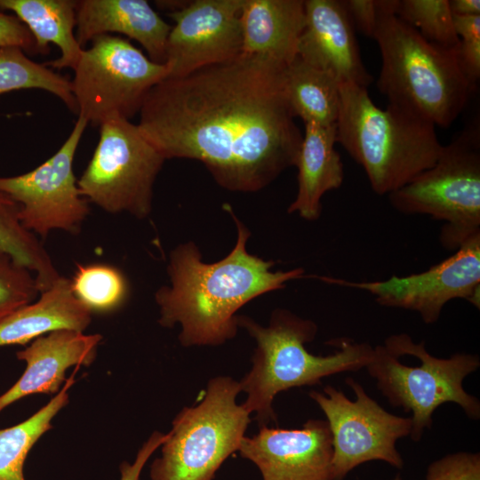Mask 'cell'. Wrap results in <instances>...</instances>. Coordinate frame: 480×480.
Returning a JSON list of instances; mask_svg holds the SVG:
<instances>
[{
  "label": "cell",
  "instance_id": "cell-1",
  "mask_svg": "<svg viewBox=\"0 0 480 480\" xmlns=\"http://www.w3.org/2000/svg\"><path fill=\"white\" fill-rule=\"evenodd\" d=\"M286 67L241 53L147 95L138 126L164 159L202 162L231 191L262 189L294 166L302 141L283 92Z\"/></svg>",
  "mask_w": 480,
  "mask_h": 480
},
{
  "label": "cell",
  "instance_id": "cell-2",
  "mask_svg": "<svg viewBox=\"0 0 480 480\" xmlns=\"http://www.w3.org/2000/svg\"><path fill=\"white\" fill-rule=\"evenodd\" d=\"M237 228L236 245L228 256L214 263L202 261L192 242L177 246L170 254V286L155 295L159 324L180 326L179 340L184 347L218 346L235 337L236 313L244 304L264 293L281 290L286 283L304 276L301 268L272 271L273 260L250 254L248 228L224 204Z\"/></svg>",
  "mask_w": 480,
  "mask_h": 480
},
{
  "label": "cell",
  "instance_id": "cell-3",
  "mask_svg": "<svg viewBox=\"0 0 480 480\" xmlns=\"http://www.w3.org/2000/svg\"><path fill=\"white\" fill-rule=\"evenodd\" d=\"M336 140L365 171L372 189L389 195L437 160L436 126L394 105L377 107L367 88L340 85Z\"/></svg>",
  "mask_w": 480,
  "mask_h": 480
},
{
  "label": "cell",
  "instance_id": "cell-4",
  "mask_svg": "<svg viewBox=\"0 0 480 480\" xmlns=\"http://www.w3.org/2000/svg\"><path fill=\"white\" fill-rule=\"evenodd\" d=\"M238 326L255 340L251 370L239 381L246 395L243 406L255 413L260 426L276 421V396L290 388L321 383L322 379L365 368L373 348L365 342L340 341V349L328 356L309 353L305 344L317 332L316 324L287 309H276L268 326L248 316H237Z\"/></svg>",
  "mask_w": 480,
  "mask_h": 480
},
{
  "label": "cell",
  "instance_id": "cell-5",
  "mask_svg": "<svg viewBox=\"0 0 480 480\" xmlns=\"http://www.w3.org/2000/svg\"><path fill=\"white\" fill-rule=\"evenodd\" d=\"M372 39L381 56L376 85L388 104L450 127L474 91L460 68L458 47L431 44L394 13L380 18Z\"/></svg>",
  "mask_w": 480,
  "mask_h": 480
},
{
  "label": "cell",
  "instance_id": "cell-6",
  "mask_svg": "<svg viewBox=\"0 0 480 480\" xmlns=\"http://www.w3.org/2000/svg\"><path fill=\"white\" fill-rule=\"evenodd\" d=\"M480 366L477 355L456 353L438 358L406 333L393 334L373 348L366 365L378 388L395 407L412 412L411 438L417 442L433 423L442 404H458L472 420L480 418V402L463 388L464 379Z\"/></svg>",
  "mask_w": 480,
  "mask_h": 480
},
{
  "label": "cell",
  "instance_id": "cell-7",
  "mask_svg": "<svg viewBox=\"0 0 480 480\" xmlns=\"http://www.w3.org/2000/svg\"><path fill=\"white\" fill-rule=\"evenodd\" d=\"M239 381L212 378L201 401L184 407L172 420L150 480H213L222 463L238 452L251 414L238 404Z\"/></svg>",
  "mask_w": 480,
  "mask_h": 480
},
{
  "label": "cell",
  "instance_id": "cell-8",
  "mask_svg": "<svg viewBox=\"0 0 480 480\" xmlns=\"http://www.w3.org/2000/svg\"><path fill=\"white\" fill-rule=\"evenodd\" d=\"M400 213L428 215L444 222L439 241L456 251L480 234V132L472 122L443 149L436 163L389 194Z\"/></svg>",
  "mask_w": 480,
  "mask_h": 480
},
{
  "label": "cell",
  "instance_id": "cell-9",
  "mask_svg": "<svg viewBox=\"0 0 480 480\" xmlns=\"http://www.w3.org/2000/svg\"><path fill=\"white\" fill-rule=\"evenodd\" d=\"M73 70L76 114L98 126L112 118L130 120L140 112L150 90L167 77L164 64L113 35L93 38Z\"/></svg>",
  "mask_w": 480,
  "mask_h": 480
},
{
  "label": "cell",
  "instance_id": "cell-10",
  "mask_svg": "<svg viewBox=\"0 0 480 480\" xmlns=\"http://www.w3.org/2000/svg\"><path fill=\"white\" fill-rule=\"evenodd\" d=\"M164 161L138 124L109 119L100 125L98 144L77 180L79 192L107 212L144 219L151 212L154 184Z\"/></svg>",
  "mask_w": 480,
  "mask_h": 480
},
{
  "label": "cell",
  "instance_id": "cell-11",
  "mask_svg": "<svg viewBox=\"0 0 480 480\" xmlns=\"http://www.w3.org/2000/svg\"><path fill=\"white\" fill-rule=\"evenodd\" d=\"M345 382L353 390L355 401L330 385L324 388V393L309 392L310 398L324 413L330 428L332 480H343L356 467L372 460L402 468L404 460L396 443L410 436L411 417L387 412L353 378H346Z\"/></svg>",
  "mask_w": 480,
  "mask_h": 480
},
{
  "label": "cell",
  "instance_id": "cell-12",
  "mask_svg": "<svg viewBox=\"0 0 480 480\" xmlns=\"http://www.w3.org/2000/svg\"><path fill=\"white\" fill-rule=\"evenodd\" d=\"M88 123L77 117L69 135L50 158L23 174L0 177V192L20 206V220L42 237L54 229L76 234L90 213L78 189L74 158Z\"/></svg>",
  "mask_w": 480,
  "mask_h": 480
},
{
  "label": "cell",
  "instance_id": "cell-13",
  "mask_svg": "<svg viewBox=\"0 0 480 480\" xmlns=\"http://www.w3.org/2000/svg\"><path fill=\"white\" fill-rule=\"evenodd\" d=\"M324 283L365 291L381 306L417 312L425 324L436 323L446 303L464 299L479 308L480 234L426 271L383 281H349L317 276Z\"/></svg>",
  "mask_w": 480,
  "mask_h": 480
},
{
  "label": "cell",
  "instance_id": "cell-14",
  "mask_svg": "<svg viewBox=\"0 0 480 480\" xmlns=\"http://www.w3.org/2000/svg\"><path fill=\"white\" fill-rule=\"evenodd\" d=\"M243 0H196L169 12L164 65L166 78L185 76L242 53Z\"/></svg>",
  "mask_w": 480,
  "mask_h": 480
},
{
  "label": "cell",
  "instance_id": "cell-15",
  "mask_svg": "<svg viewBox=\"0 0 480 480\" xmlns=\"http://www.w3.org/2000/svg\"><path fill=\"white\" fill-rule=\"evenodd\" d=\"M238 452L259 468L262 480H332V436L325 420L310 419L300 428L260 426L244 436Z\"/></svg>",
  "mask_w": 480,
  "mask_h": 480
},
{
  "label": "cell",
  "instance_id": "cell-16",
  "mask_svg": "<svg viewBox=\"0 0 480 480\" xmlns=\"http://www.w3.org/2000/svg\"><path fill=\"white\" fill-rule=\"evenodd\" d=\"M297 56L340 84L367 88L373 78L360 56L354 27L342 1L306 0Z\"/></svg>",
  "mask_w": 480,
  "mask_h": 480
},
{
  "label": "cell",
  "instance_id": "cell-17",
  "mask_svg": "<svg viewBox=\"0 0 480 480\" xmlns=\"http://www.w3.org/2000/svg\"><path fill=\"white\" fill-rule=\"evenodd\" d=\"M101 339L100 334L73 330H58L35 339L16 353L27 366L18 381L0 396V412L29 395L60 391L68 368L93 362Z\"/></svg>",
  "mask_w": 480,
  "mask_h": 480
},
{
  "label": "cell",
  "instance_id": "cell-18",
  "mask_svg": "<svg viewBox=\"0 0 480 480\" xmlns=\"http://www.w3.org/2000/svg\"><path fill=\"white\" fill-rule=\"evenodd\" d=\"M76 36L84 48L93 38L118 33L137 41L160 64L172 27L145 0H78Z\"/></svg>",
  "mask_w": 480,
  "mask_h": 480
},
{
  "label": "cell",
  "instance_id": "cell-19",
  "mask_svg": "<svg viewBox=\"0 0 480 480\" xmlns=\"http://www.w3.org/2000/svg\"><path fill=\"white\" fill-rule=\"evenodd\" d=\"M242 53L263 56L283 67L297 57L305 25L303 0H243Z\"/></svg>",
  "mask_w": 480,
  "mask_h": 480
},
{
  "label": "cell",
  "instance_id": "cell-20",
  "mask_svg": "<svg viewBox=\"0 0 480 480\" xmlns=\"http://www.w3.org/2000/svg\"><path fill=\"white\" fill-rule=\"evenodd\" d=\"M305 132L297 156L298 191L288 207L306 220H316L322 213V197L339 188L344 180L341 157L335 149L336 124H304Z\"/></svg>",
  "mask_w": 480,
  "mask_h": 480
},
{
  "label": "cell",
  "instance_id": "cell-21",
  "mask_svg": "<svg viewBox=\"0 0 480 480\" xmlns=\"http://www.w3.org/2000/svg\"><path fill=\"white\" fill-rule=\"evenodd\" d=\"M92 312L73 293L70 280L60 276L40 292L36 302L27 304L0 322V347L25 345L58 330L83 332Z\"/></svg>",
  "mask_w": 480,
  "mask_h": 480
},
{
  "label": "cell",
  "instance_id": "cell-22",
  "mask_svg": "<svg viewBox=\"0 0 480 480\" xmlns=\"http://www.w3.org/2000/svg\"><path fill=\"white\" fill-rule=\"evenodd\" d=\"M76 4L74 0H0V11L13 12L28 28L38 54H48L50 44L60 49V57L44 63L47 67L74 69L84 50L75 32Z\"/></svg>",
  "mask_w": 480,
  "mask_h": 480
},
{
  "label": "cell",
  "instance_id": "cell-23",
  "mask_svg": "<svg viewBox=\"0 0 480 480\" xmlns=\"http://www.w3.org/2000/svg\"><path fill=\"white\" fill-rule=\"evenodd\" d=\"M340 84L327 73L298 56L283 73V92L294 117L304 124H335L338 119Z\"/></svg>",
  "mask_w": 480,
  "mask_h": 480
},
{
  "label": "cell",
  "instance_id": "cell-24",
  "mask_svg": "<svg viewBox=\"0 0 480 480\" xmlns=\"http://www.w3.org/2000/svg\"><path fill=\"white\" fill-rule=\"evenodd\" d=\"M19 212V204L0 192V253L30 270L41 292L61 276L37 236L22 225Z\"/></svg>",
  "mask_w": 480,
  "mask_h": 480
},
{
  "label": "cell",
  "instance_id": "cell-25",
  "mask_svg": "<svg viewBox=\"0 0 480 480\" xmlns=\"http://www.w3.org/2000/svg\"><path fill=\"white\" fill-rule=\"evenodd\" d=\"M78 367L63 388L44 407L26 420L0 429V480H25L23 466L28 452L52 428V420L68 402V389L75 383Z\"/></svg>",
  "mask_w": 480,
  "mask_h": 480
},
{
  "label": "cell",
  "instance_id": "cell-26",
  "mask_svg": "<svg viewBox=\"0 0 480 480\" xmlns=\"http://www.w3.org/2000/svg\"><path fill=\"white\" fill-rule=\"evenodd\" d=\"M38 89L58 97L77 113L71 81L45 64L32 60L19 47L0 48V96L20 90Z\"/></svg>",
  "mask_w": 480,
  "mask_h": 480
},
{
  "label": "cell",
  "instance_id": "cell-27",
  "mask_svg": "<svg viewBox=\"0 0 480 480\" xmlns=\"http://www.w3.org/2000/svg\"><path fill=\"white\" fill-rule=\"evenodd\" d=\"M71 282L75 296L92 312H110L126 300L128 284L122 272L106 264L78 265Z\"/></svg>",
  "mask_w": 480,
  "mask_h": 480
},
{
  "label": "cell",
  "instance_id": "cell-28",
  "mask_svg": "<svg viewBox=\"0 0 480 480\" xmlns=\"http://www.w3.org/2000/svg\"><path fill=\"white\" fill-rule=\"evenodd\" d=\"M396 15L431 44L459 46L449 0H398Z\"/></svg>",
  "mask_w": 480,
  "mask_h": 480
},
{
  "label": "cell",
  "instance_id": "cell-29",
  "mask_svg": "<svg viewBox=\"0 0 480 480\" xmlns=\"http://www.w3.org/2000/svg\"><path fill=\"white\" fill-rule=\"evenodd\" d=\"M40 293L35 275L0 253V322Z\"/></svg>",
  "mask_w": 480,
  "mask_h": 480
},
{
  "label": "cell",
  "instance_id": "cell-30",
  "mask_svg": "<svg viewBox=\"0 0 480 480\" xmlns=\"http://www.w3.org/2000/svg\"><path fill=\"white\" fill-rule=\"evenodd\" d=\"M453 25L460 39L457 57L460 68L475 90L480 77V15H453Z\"/></svg>",
  "mask_w": 480,
  "mask_h": 480
},
{
  "label": "cell",
  "instance_id": "cell-31",
  "mask_svg": "<svg viewBox=\"0 0 480 480\" xmlns=\"http://www.w3.org/2000/svg\"><path fill=\"white\" fill-rule=\"evenodd\" d=\"M425 480H480V454H446L428 465Z\"/></svg>",
  "mask_w": 480,
  "mask_h": 480
},
{
  "label": "cell",
  "instance_id": "cell-32",
  "mask_svg": "<svg viewBox=\"0 0 480 480\" xmlns=\"http://www.w3.org/2000/svg\"><path fill=\"white\" fill-rule=\"evenodd\" d=\"M342 3L353 27L372 38L380 18L396 14L398 0H345Z\"/></svg>",
  "mask_w": 480,
  "mask_h": 480
},
{
  "label": "cell",
  "instance_id": "cell-33",
  "mask_svg": "<svg viewBox=\"0 0 480 480\" xmlns=\"http://www.w3.org/2000/svg\"><path fill=\"white\" fill-rule=\"evenodd\" d=\"M19 47L36 54L35 40L28 28L14 15L0 11V48Z\"/></svg>",
  "mask_w": 480,
  "mask_h": 480
},
{
  "label": "cell",
  "instance_id": "cell-34",
  "mask_svg": "<svg viewBox=\"0 0 480 480\" xmlns=\"http://www.w3.org/2000/svg\"><path fill=\"white\" fill-rule=\"evenodd\" d=\"M167 437V433L154 432L140 448L132 463L123 461L120 464V480H140L143 468L150 456L157 450Z\"/></svg>",
  "mask_w": 480,
  "mask_h": 480
},
{
  "label": "cell",
  "instance_id": "cell-35",
  "mask_svg": "<svg viewBox=\"0 0 480 480\" xmlns=\"http://www.w3.org/2000/svg\"><path fill=\"white\" fill-rule=\"evenodd\" d=\"M451 12L458 16L480 15L479 0H449Z\"/></svg>",
  "mask_w": 480,
  "mask_h": 480
},
{
  "label": "cell",
  "instance_id": "cell-36",
  "mask_svg": "<svg viewBox=\"0 0 480 480\" xmlns=\"http://www.w3.org/2000/svg\"><path fill=\"white\" fill-rule=\"evenodd\" d=\"M393 480H402L399 475H396Z\"/></svg>",
  "mask_w": 480,
  "mask_h": 480
}]
</instances>
